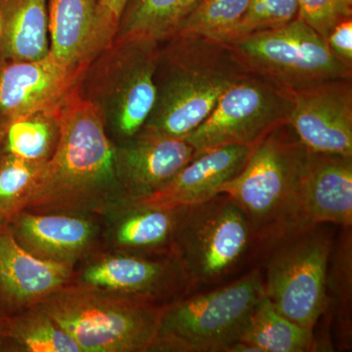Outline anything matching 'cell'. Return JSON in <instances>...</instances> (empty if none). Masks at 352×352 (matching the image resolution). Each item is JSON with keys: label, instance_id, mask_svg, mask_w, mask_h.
<instances>
[{"label": "cell", "instance_id": "obj_1", "mask_svg": "<svg viewBox=\"0 0 352 352\" xmlns=\"http://www.w3.org/2000/svg\"><path fill=\"white\" fill-rule=\"evenodd\" d=\"M116 144L94 106L76 91L62 111L56 150L44 164L22 210L103 217L126 201Z\"/></svg>", "mask_w": 352, "mask_h": 352}, {"label": "cell", "instance_id": "obj_2", "mask_svg": "<svg viewBox=\"0 0 352 352\" xmlns=\"http://www.w3.org/2000/svg\"><path fill=\"white\" fill-rule=\"evenodd\" d=\"M248 71L230 46L196 34L160 43L156 101L144 126L183 139L200 126L224 91Z\"/></svg>", "mask_w": 352, "mask_h": 352}, {"label": "cell", "instance_id": "obj_3", "mask_svg": "<svg viewBox=\"0 0 352 352\" xmlns=\"http://www.w3.org/2000/svg\"><path fill=\"white\" fill-rule=\"evenodd\" d=\"M307 154L287 122L261 139L239 175L219 190L247 217L259 251L310 226L302 199Z\"/></svg>", "mask_w": 352, "mask_h": 352}, {"label": "cell", "instance_id": "obj_4", "mask_svg": "<svg viewBox=\"0 0 352 352\" xmlns=\"http://www.w3.org/2000/svg\"><path fill=\"white\" fill-rule=\"evenodd\" d=\"M164 305L71 282L36 307L82 352H150Z\"/></svg>", "mask_w": 352, "mask_h": 352}, {"label": "cell", "instance_id": "obj_5", "mask_svg": "<svg viewBox=\"0 0 352 352\" xmlns=\"http://www.w3.org/2000/svg\"><path fill=\"white\" fill-rule=\"evenodd\" d=\"M159 52L154 39H113L83 69L76 94L96 109L115 144L135 135L152 112Z\"/></svg>", "mask_w": 352, "mask_h": 352}, {"label": "cell", "instance_id": "obj_6", "mask_svg": "<svg viewBox=\"0 0 352 352\" xmlns=\"http://www.w3.org/2000/svg\"><path fill=\"white\" fill-rule=\"evenodd\" d=\"M265 296L263 275L252 270L230 283L164 305L151 352H228Z\"/></svg>", "mask_w": 352, "mask_h": 352}, {"label": "cell", "instance_id": "obj_7", "mask_svg": "<svg viewBox=\"0 0 352 352\" xmlns=\"http://www.w3.org/2000/svg\"><path fill=\"white\" fill-rule=\"evenodd\" d=\"M176 208L173 250L190 289L223 281L258 250L249 220L226 194Z\"/></svg>", "mask_w": 352, "mask_h": 352}, {"label": "cell", "instance_id": "obj_8", "mask_svg": "<svg viewBox=\"0 0 352 352\" xmlns=\"http://www.w3.org/2000/svg\"><path fill=\"white\" fill-rule=\"evenodd\" d=\"M315 224L275 241L265 250V296L289 320L314 330L328 305L330 234Z\"/></svg>", "mask_w": 352, "mask_h": 352}, {"label": "cell", "instance_id": "obj_9", "mask_svg": "<svg viewBox=\"0 0 352 352\" xmlns=\"http://www.w3.org/2000/svg\"><path fill=\"white\" fill-rule=\"evenodd\" d=\"M227 44L249 73L292 94L322 80L352 78V69L298 17L281 27L248 34Z\"/></svg>", "mask_w": 352, "mask_h": 352}, {"label": "cell", "instance_id": "obj_10", "mask_svg": "<svg viewBox=\"0 0 352 352\" xmlns=\"http://www.w3.org/2000/svg\"><path fill=\"white\" fill-rule=\"evenodd\" d=\"M293 94L256 74H245L227 88L210 116L183 138L195 156L231 145L254 146L289 122Z\"/></svg>", "mask_w": 352, "mask_h": 352}, {"label": "cell", "instance_id": "obj_11", "mask_svg": "<svg viewBox=\"0 0 352 352\" xmlns=\"http://www.w3.org/2000/svg\"><path fill=\"white\" fill-rule=\"evenodd\" d=\"M72 282L162 305L190 289L186 271L175 252L149 256L105 248L76 264Z\"/></svg>", "mask_w": 352, "mask_h": 352}, {"label": "cell", "instance_id": "obj_12", "mask_svg": "<svg viewBox=\"0 0 352 352\" xmlns=\"http://www.w3.org/2000/svg\"><path fill=\"white\" fill-rule=\"evenodd\" d=\"M293 98L289 124L308 151L352 156V78L314 83Z\"/></svg>", "mask_w": 352, "mask_h": 352}, {"label": "cell", "instance_id": "obj_13", "mask_svg": "<svg viewBox=\"0 0 352 352\" xmlns=\"http://www.w3.org/2000/svg\"><path fill=\"white\" fill-rule=\"evenodd\" d=\"M7 224L25 251L53 263L76 267L103 248L102 220L97 215L22 210Z\"/></svg>", "mask_w": 352, "mask_h": 352}, {"label": "cell", "instance_id": "obj_14", "mask_svg": "<svg viewBox=\"0 0 352 352\" xmlns=\"http://www.w3.org/2000/svg\"><path fill=\"white\" fill-rule=\"evenodd\" d=\"M83 69L60 63L50 53L32 61L0 58V124L62 105L76 91Z\"/></svg>", "mask_w": 352, "mask_h": 352}, {"label": "cell", "instance_id": "obj_15", "mask_svg": "<svg viewBox=\"0 0 352 352\" xmlns=\"http://www.w3.org/2000/svg\"><path fill=\"white\" fill-rule=\"evenodd\" d=\"M194 156L193 147L185 139L170 138L146 127L116 144L118 175L129 199L154 193Z\"/></svg>", "mask_w": 352, "mask_h": 352}, {"label": "cell", "instance_id": "obj_16", "mask_svg": "<svg viewBox=\"0 0 352 352\" xmlns=\"http://www.w3.org/2000/svg\"><path fill=\"white\" fill-rule=\"evenodd\" d=\"M75 267L34 256L21 247L8 224H0V309L4 315L36 307L71 283Z\"/></svg>", "mask_w": 352, "mask_h": 352}, {"label": "cell", "instance_id": "obj_17", "mask_svg": "<svg viewBox=\"0 0 352 352\" xmlns=\"http://www.w3.org/2000/svg\"><path fill=\"white\" fill-rule=\"evenodd\" d=\"M254 146H226L199 155L163 187L134 200L168 208L210 200L219 195L222 185L239 175Z\"/></svg>", "mask_w": 352, "mask_h": 352}, {"label": "cell", "instance_id": "obj_18", "mask_svg": "<svg viewBox=\"0 0 352 352\" xmlns=\"http://www.w3.org/2000/svg\"><path fill=\"white\" fill-rule=\"evenodd\" d=\"M177 208L149 205L127 199L101 217L103 248L142 256L173 252Z\"/></svg>", "mask_w": 352, "mask_h": 352}, {"label": "cell", "instance_id": "obj_19", "mask_svg": "<svg viewBox=\"0 0 352 352\" xmlns=\"http://www.w3.org/2000/svg\"><path fill=\"white\" fill-rule=\"evenodd\" d=\"M302 199L310 226H352V156L308 151Z\"/></svg>", "mask_w": 352, "mask_h": 352}, {"label": "cell", "instance_id": "obj_20", "mask_svg": "<svg viewBox=\"0 0 352 352\" xmlns=\"http://www.w3.org/2000/svg\"><path fill=\"white\" fill-rule=\"evenodd\" d=\"M98 0H47L50 54L72 69H83L109 44L97 24Z\"/></svg>", "mask_w": 352, "mask_h": 352}, {"label": "cell", "instance_id": "obj_21", "mask_svg": "<svg viewBox=\"0 0 352 352\" xmlns=\"http://www.w3.org/2000/svg\"><path fill=\"white\" fill-rule=\"evenodd\" d=\"M6 36L0 58L32 61L50 53L47 0H4Z\"/></svg>", "mask_w": 352, "mask_h": 352}, {"label": "cell", "instance_id": "obj_22", "mask_svg": "<svg viewBox=\"0 0 352 352\" xmlns=\"http://www.w3.org/2000/svg\"><path fill=\"white\" fill-rule=\"evenodd\" d=\"M0 352H82L75 340L43 310L34 307L4 315Z\"/></svg>", "mask_w": 352, "mask_h": 352}, {"label": "cell", "instance_id": "obj_23", "mask_svg": "<svg viewBox=\"0 0 352 352\" xmlns=\"http://www.w3.org/2000/svg\"><path fill=\"white\" fill-rule=\"evenodd\" d=\"M239 342L247 344L252 352L317 351L314 330L289 320L266 296L252 312Z\"/></svg>", "mask_w": 352, "mask_h": 352}, {"label": "cell", "instance_id": "obj_24", "mask_svg": "<svg viewBox=\"0 0 352 352\" xmlns=\"http://www.w3.org/2000/svg\"><path fill=\"white\" fill-rule=\"evenodd\" d=\"M198 2L199 0H129L113 39L144 38L162 43L179 31Z\"/></svg>", "mask_w": 352, "mask_h": 352}, {"label": "cell", "instance_id": "obj_25", "mask_svg": "<svg viewBox=\"0 0 352 352\" xmlns=\"http://www.w3.org/2000/svg\"><path fill=\"white\" fill-rule=\"evenodd\" d=\"M66 102L11 122L6 127L0 152L28 161L46 163L59 142L62 111Z\"/></svg>", "mask_w": 352, "mask_h": 352}, {"label": "cell", "instance_id": "obj_26", "mask_svg": "<svg viewBox=\"0 0 352 352\" xmlns=\"http://www.w3.org/2000/svg\"><path fill=\"white\" fill-rule=\"evenodd\" d=\"M44 164L0 152V224L22 212Z\"/></svg>", "mask_w": 352, "mask_h": 352}, {"label": "cell", "instance_id": "obj_27", "mask_svg": "<svg viewBox=\"0 0 352 352\" xmlns=\"http://www.w3.org/2000/svg\"><path fill=\"white\" fill-rule=\"evenodd\" d=\"M248 3L249 0H199L176 34H196L226 43Z\"/></svg>", "mask_w": 352, "mask_h": 352}, {"label": "cell", "instance_id": "obj_28", "mask_svg": "<svg viewBox=\"0 0 352 352\" xmlns=\"http://www.w3.org/2000/svg\"><path fill=\"white\" fill-rule=\"evenodd\" d=\"M298 15L296 0H249L244 15L226 43L254 32L281 27L295 20Z\"/></svg>", "mask_w": 352, "mask_h": 352}, {"label": "cell", "instance_id": "obj_29", "mask_svg": "<svg viewBox=\"0 0 352 352\" xmlns=\"http://www.w3.org/2000/svg\"><path fill=\"white\" fill-rule=\"evenodd\" d=\"M298 17L324 39L340 21L352 17V6L346 0H296Z\"/></svg>", "mask_w": 352, "mask_h": 352}, {"label": "cell", "instance_id": "obj_30", "mask_svg": "<svg viewBox=\"0 0 352 352\" xmlns=\"http://www.w3.org/2000/svg\"><path fill=\"white\" fill-rule=\"evenodd\" d=\"M129 0H98L97 24L102 38L110 44L115 38L122 14Z\"/></svg>", "mask_w": 352, "mask_h": 352}, {"label": "cell", "instance_id": "obj_31", "mask_svg": "<svg viewBox=\"0 0 352 352\" xmlns=\"http://www.w3.org/2000/svg\"><path fill=\"white\" fill-rule=\"evenodd\" d=\"M326 41L337 57L352 69V17L340 21L329 34Z\"/></svg>", "mask_w": 352, "mask_h": 352}, {"label": "cell", "instance_id": "obj_32", "mask_svg": "<svg viewBox=\"0 0 352 352\" xmlns=\"http://www.w3.org/2000/svg\"><path fill=\"white\" fill-rule=\"evenodd\" d=\"M6 4L4 0H0V50L3 45L6 36Z\"/></svg>", "mask_w": 352, "mask_h": 352}, {"label": "cell", "instance_id": "obj_33", "mask_svg": "<svg viewBox=\"0 0 352 352\" xmlns=\"http://www.w3.org/2000/svg\"><path fill=\"white\" fill-rule=\"evenodd\" d=\"M6 126L0 124V147H1L2 141H3L4 135H6Z\"/></svg>", "mask_w": 352, "mask_h": 352}, {"label": "cell", "instance_id": "obj_34", "mask_svg": "<svg viewBox=\"0 0 352 352\" xmlns=\"http://www.w3.org/2000/svg\"><path fill=\"white\" fill-rule=\"evenodd\" d=\"M4 314H2L1 309H0V325H1L2 318H3Z\"/></svg>", "mask_w": 352, "mask_h": 352}, {"label": "cell", "instance_id": "obj_35", "mask_svg": "<svg viewBox=\"0 0 352 352\" xmlns=\"http://www.w3.org/2000/svg\"><path fill=\"white\" fill-rule=\"evenodd\" d=\"M346 1L347 2V3L351 4V6H352V0H346Z\"/></svg>", "mask_w": 352, "mask_h": 352}]
</instances>
